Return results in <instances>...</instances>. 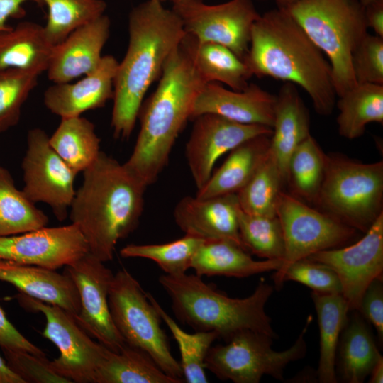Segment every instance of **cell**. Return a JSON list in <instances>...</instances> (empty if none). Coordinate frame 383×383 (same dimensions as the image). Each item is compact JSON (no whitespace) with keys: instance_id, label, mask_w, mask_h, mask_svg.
I'll list each match as a JSON object with an SVG mask.
<instances>
[{"instance_id":"1","label":"cell","mask_w":383,"mask_h":383,"mask_svg":"<svg viewBox=\"0 0 383 383\" xmlns=\"http://www.w3.org/2000/svg\"><path fill=\"white\" fill-rule=\"evenodd\" d=\"M128 28L127 50L114 79L111 123L113 136L121 139L131 136L146 92L185 35L179 16L157 0L134 7Z\"/></svg>"},{"instance_id":"2","label":"cell","mask_w":383,"mask_h":383,"mask_svg":"<svg viewBox=\"0 0 383 383\" xmlns=\"http://www.w3.org/2000/svg\"><path fill=\"white\" fill-rule=\"evenodd\" d=\"M146 188L124 163L103 151L83 172L69 216L91 255L104 262L113 259L118 242L138 225Z\"/></svg>"},{"instance_id":"3","label":"cell","mask_w":383,"mask_h":383,"mask_svg":"<svg viewBox=\"0 0 383 383\" xmlns=\"http://www.w3.org/2000/svg\"><path fill=\"white\" fill-rule=\"evenodd\" d=\"M243 61L252 75L301 87L317 113L333 112L336 94L330 62L284 9L277 7L260 15L252 25Z\"/></svg>"},{"instance_id":"4","label":"cell","mask_w":383,"mask_h":383,"mask_svg":"<svg viewBox=\"0 0 383 383\" xmlns=\"http://www.w3.org/2000/svg\"><path fill=\"white\" fill-rule=\"evenodd\" d=\"M205 84L182 40L165 64L156 89L141 105L140 131L124 163L147 187L167 166L178 135L191 119L194 101Z\"/></svg>"},{"instance_id":"5","label":"cell","mask_w":383,"mask_h":383,"mask_svg":"<svg viewBox=\"0 0 383 383\" xmlns=\"http://www.w3.org/2000/svg\"><path fill=\"white\" fill-rule=\"evenodd\" d=\"M158 281L171 299L177 318L195 331L214 332L226 342L244 330L277 338L265 310L274 288L263 279L243 299L228 296L196 274H164Z\"/></svg>"},{"instance_id":"6","label":"cell","mask_w":383,"mask_h":383,"mask_svg":"<svg viewBox=\"0 0 383 383\" xmlns=\"http://www.w3.org/2000/svg\"><path fill=\"white\" fill-rule=\"evenodd\" d=\"M283 9L326 56L336 96L353 88L352 55L367 33L365 7L358 0H297Z\"/></svg>"},{"instance_id":"7","label":"cell","mask_w":383,"mask_h":383,"mask_svg":"<svg viewBox=\"0 0 383 383\" xmlns=\"http://www.w3.org/2000/svg\"><path fill=\"white\" fill-rule=\"evenodd\" d=\"M315 204L321 211L365 233L383 213V162L362 163L340 154L326 155Z\"/></svg>"},{"instance_id":"8","label":"cell","mask_w":383,"mask_h":383,"mask_svg":"<svg viewBox=\"0 0 383 383\" xmlns=\"http://www.w3.org/2000/svg\"><path fill=\"white\" fill-rule=\"evenodd\" d=\"M108 299L113 322L126 343L147 353L166 374L182 382V367L171 353L162 319L128 271L114 274Z\"/></svg>"},{"instance_id":"9","label":"cell","mask_w":383,"mask_h":383,"mask_svg":"<svg viewBox=\"0 0 383 383\" xmlns=\"http://www.w3.org/2000/svg\"><path fill=\"white\" fill-rule=\"evenodd\" d=\"M311 321L309 316L294 343L282 351L271 348L272 337L252 330L242 331L225 344L211 346L205 367L218 379L235 383H258L264 375L283 380L287 365L306 353L304 335Z\"/></svg>"},{"instance_id":"10","label":"cell","mask_w":383,"mask_h":383,"mask_svg":"<svg viewBox=\"0 0 383 383\" xmlns=\"http://www.w3.org/2000/svg\"><path fill=\"white\" fill-rule=\"evenodd\" d=\"M276 215L282 226L285 246L281 267L273 275L277 289L282 286L283 274L292 263L317 252L338 248L351 240L357 231L283 191L277 199Z\"/></svg>"},{"instance_id":"11","label":"cell","mask_w":383,"mask_h":383,"mask_svg":"<svg viewBox=\"0 0 383 383\" xmlns=\"http://www.w3.org/2000/svg\"><path fill=\"white\" fill-rule=\"evenodd\" d=\"M16 297L22 306L45 316L46 325L42 335L60 352L59 357L51 361L54 370L72 382L95 383L108 348L93 340L74 316L63 309L22 293Z\"/></svg>"},{"instance_id":"12","label":"cell","mask_w":383,"mask_h":383,"mask_svg":"<svg viewBox=\"0 0 383 383\" xmlns=\"http://www.w3.org/2000/svg\"><path fill=\"white\" fill-rule=\"evenodd\" d=\"M186 34L199 43H215L232 50L243 60L253 23L259 18L252 0H231L210 5L202 0L173 2Z\"/></svg>"},{"instance_id":"13","label":"cell","mask_w":383,"mask_h":383,"mask_svg":"<svg viewBox=\"0 0 383 383\" xmlns=\"http://www.w3.org/2000/svg\"><path fill=\"white\" fill-rule=\"evenodd\" d=\"M23 192L33 203L48 204L60 221L68 216L75 194L77 175L52 149L49 136L40 128L30 129L22 161Z\"/></svg>"},{"instance_id":"14","label":"cell","mask_w":383,"mask_h":383,"mask_svg":"<svg viewBox=\"0 0 383 383\" xmlns=\"http://www.w3.org/2000/svg\"><path fill=\"white\" fill-rule=\"evenodd\" d=\"M306 259L333 270L350 311H358L366 289L383 272V213L355 243L317 252Z\"/></svg>"},{"instance_id":"15","label":"cell","mask_w":383,"mask_h":383,"mask_svg":"<svg viewBox=\"0 0 383 383\" xmlns=\"http://www.w3.org/2000/svg\"><path fill=\"white\" fill-rule=\"evenodd\" d=\"M65 272L74 282L79 296L77 323L109 350L120 351L126 342L113 322L108 299L114 274L89 252L66 266Z\"/></svg>"},{"instance_id":"16","label":"cell","mask_w":383,"mask_h":383,"mask_svg":"<svg viewBox=\"0 0 383 383\" xmlns=\"http://www.w3.org/2000/svg\"><path fill=\"white\" fill-rule=\"evenodd\" d=\"M89 252L74 223L0 237V260L51 270L66 267Z\"/></svg>"},{"instance_id":"17","label":"cell","mask_w":383,"mask_h":383,"mask_svg":"<svg viewBox=\"0 0 383 383\" xmlns=\"http://www.w3.org/2000/svg\"><path fill=\"white\" fill-rule=\"evenodd\" d=\"M194 119L185 155L197 189L208 181L223 154L251 138L272 133L267 126L243 124L216 114L205 113Z\"/></svg>"},{"instance_id":"18","label":"cell","mask_w":383,"mask_h":383,"mask_svg":"<svg viewBox=\"0 0 383 383\" xmlns=\"http://www.w3.org/2000/svg\"><path fill=\"white\" fill-rule=\"evenodd\" d=\"M275 101V95L253 83L243 91H234L218 82H208L194 101L191 118L211 113L243 124L272 128Z\"/></svg>"},{"instance_id":"19","label":"cell","mask_w":383,"mask_h":383,"mask_svg":"<svg viewBox=\"0 0 383 383\" xmlns=\"http://www.w3.org/2000/svg\"><path fill=\"white\" fill-rule=\"evenodd\" d=\"M240 209L236 194L206 199L187 196L176 205L174 218L185 234L205 240H229L248 251L239 232Z\"/></svg>"},{"instance_id":"20","label":"cell","mask_w":383,"mask_h":383,"mask_svg":"<svg viewBox=\"0 0 383 383\" xmlns=\"http://www.w3.org/2000/svg\"><path fill=\"white\" fill-rule=\"evenodd\" d=\"M110 27V19L104 14L77 28L55 45L46 71L48 79L53 83H65L94 72L103 57Z\"/></svg>"},{"instance_id":"21","label":"cell","mask_w":383,"mask_h":383,"mask_svg":"<svg viewBox=\"0 0 383 383\" xmlns=\"http://www.w3.org/2000/svg\"><path fill=\"white\" fill-rule=\"evenodd\" d=\"M118 62L112 55L102 57L98 67L76 82L54 83L45 91L46 108L61 118L79 116L99 109L113 98Z\"/></svg>"},{"instance_id":"22","label":"cell","mask_w":383,"mask_h":383,"mask_svg":"<svg viewBox=\"0 0 383 383\" xmlns=\"http://www.w3.org/2000/svg\"><path fill=\"white\" fill-rule=\"evenodd\" d=\"M0 281L13 285L20 293L57 306L74 317L80 312L77 288L65 272L0 260Z\"/></svg>"},{"instance_id":"23","label":"cell","mask_w":383,"mask_h":383,"mask_svg":"<svg viewBox=\"0 0 383 383\" xmlns=\"http://www.w3.org/2000/svg\"><path fill=\"white\" fill-rule=\"evenodd\" d=\"M310 133V116L294 84L284 82L276 96L270 152L286 184L289 157Z\"/></svg>"},{"instance_id":"24","label":"cell","mask_w":383,"mask_h":383,"mask_svg":"<svg viewBox=\"0 0 383 383\" xmlns=\"http://www.w3.org/2000/svg\"><path fill=\"white\" fill-rule=\"evenodd\" d=\"M272 134L251 138L231 150L222 165L197 189L196 196L206 199L237 194L253 176L270 150Z\"/></svg>"},{"instance_id":"25","label":"cell","mask_w":383,"mask_h":383,"mask_svg":"<svg viewBox=\"0 0 383 383\" xmlns=\"http://www.w3.org/2000/svg\"><path fill=\"white\" fill-rule=\"evenodd\" d=\"M54 47L44 26L21 22L0 32V70L15 69L40 75L47 71Z\"/></svg>"},{"instance_id":"26","label":"cell","mask_w":383,"mask_h":383,"mask_svg":"<svg viewBox=\"0 0 383 383\" xmlns=\"http://www.w3.org/2000/svg\"><path fill=\"white\" fill-rule=\"evenodd\" d=\"M278 260L257 261L238 245L226 240H205L194 255L191 268L198 276L245 278L277 270Z\"/></svg>"},{"instance_id":"27","label":"cell","mask_w":383,"mask_h":383,"mask_svg":"<svg viewBox=\"0 0 383 383\" xmlns=\"http://www.w3.org/2000/svg\"><path fill=\"white\" fill-rule=\"evenodd\" d=\"M182 41L206 83H223L234 91L247 88L253 75L245 62L229 48L215 43H199L186 33Z\"/></svg>"},{"instance_id":"28","label":"cell","mask_w":383,"mask_h":383,"mask_svg":"<svg viewBox=\"0 0 383 383\" xmlns=\"http://www.w3.org/2000/svg\"><path fill=\"white\" fill-rule=\"evenodd\" d=\"M311 299L316 311L320 333V358L316 371L318 381L336 383L337 348L350 311L341 294L312 292Z\"/></svg>"},{"instance_id":"29","label":"cell","mask_w":383,"mask_h":383,"mask_svg":"<svg viewBox=\"0 0 383 383\" xmlns=\"http://www.w3.org/2000/svg\"><path fill=\"white\" fill-rule=\"evenodd\" d=\"M338 349V371L348 383H362L382 357L367 325L359 313L348 319Z\"/></svg>"},{"instance_id":"30","label":"cell","mask_w":383,"mask_h":383,"mask_svg":"<svg viewBox=\"0 0 383 383\" xmlns=\"http://www.w3.org/2000/svg\"><path fill=\"white\" fill-rule=\"evenodd\" d=\"M49 143L77 174L89 168L101 152L94 124L81 116L61 118Z\"/></svg>"},{"instance_id":"31","label":"cell","mask_w":383,"mask_h":383,"mask_svg":"<svg viewBox=\"0 0 383 383\" xmlns=\"http://www.w3.org/2000/svg\"><path fill=\"white\" fill-rule=\"evenodd\" d=\"M166 374L145 351L125 344L118 352L109 348L95 383H180Z\"/></svg>"},{"instance_id":"32","label":"cell","mask_w":383,"mask_h":383,"mask_svg":"<svg viewBox=\"0 0 383 383\" xmlns=\"http://www.w3.org/2000/svg\"><path fill=\"white\" fill-rule=\"evenodd\" d=\"M340 135L353 140L362 136L370 123H383V85L362 83L338 96Z\"/></svg>"},{"instance_id":"33","label":"cell","mask_w":383,"mask_h":383,"mask_svg":"<svg viewBox=\"0 0 383 383\" xmlns=\"http://www.w3.org/2000/svg\"><path fill=\"white\" fill-rule=\"evenodd\" d=\"M48 222L46 214L17 189L10 172L0 167V237L36 230Z\"/></svg>"},{"instance_id":"34","label":"cell","mask_w":383,"mask_h":383,"mask_svg":"<svg viewBox=\"0 0 383 383\" xmlns=\"http://www.w3.org/2000/svg\"><path fill=\"white\" fill-rule=\"evenodd\" d=\"M326 155L310 135L291 155L287 167L286 183L292 194L316 203L323 182Z\"/></svg>"},{"instance_id":"35","label":"cell","mask_w":383,"mask_h":383,"mask_svg":"<svg viewBox=\"0 0 383 383\" xmlns=\"http://www.w3.org/2000/svg\"><path fill=\"white\" fill-rule=\"evenodd\" d=\"M146 295L177 343L181 356L179 363L184 380L188 383L208 382L205 359L213 343L218 339L217 335L211 331H195L194 333L184 331L150 293L146 292Z\"/></svg>"},{"instance_id":"36","label":"cell","mask_w":383,"mask_h":383,"mask_svg":"<svg viewBox=\"0 0 383 383\" xmlns=\"http://www.w3.org/2000/svg\"><path fill=\"white\" fill-rule=\"evenodd\" d=\"M282 174L270 150L253 176L236 194L240 209L250 214L275 216Z\"/></svg>"},{"instance_id":"37","label":"cell","mask_w":383,"mask_h":383,"mask_svg":"<svg viewBox=\"0 0 383 383\" xmlns=\"http://www.w3.org/2000/svg\"><path fill=\"white\" fill-rule=\"evenodd\" d=\"M48 6L45 34L54 45L63 41L77 28L104 15V0H40Z\"/></svg>"},{"instance_id":"38","label":"cell","mask_w":383,"mask_h":383,"mask_svg":"<svg viewBox=\"0 0 383 383\" xmlns=\"http://www.w3.org/2000/svg\"><path fill=\"white\" fill-rule=\"evenodd\" d=\"M205 240L185 234L172 242L162 244H129L120 250L123 257H141L155 262L166 274L178 275L191 268L198 249Z\"/></svg>"},{"instance_id":"39","label":"cell","mask_w":383,"mask_h":383,"mask_svg":"<svg viewBox=\"0 0 383 383\" xmlns=\"http://www.w3.org/2000/svg\"><path fill=\"white\" fill-rule=\"evenodd\" d=\"M238 225L242 242L248 252L266 260L282 262L284 240L277 215L250 214L240 209Z\"/></svg>"},{"instance_id":"40","label":"cell","mask_w":383,"mask_h":383,"mask_svg":"<svg viewBox=\"0 0 383 383\" xmlns=\"http://www.w3.org/2000/svg\"><path fill=\"white\" fill-rule=\"evenodd\" d=\"M38 76L20 70H0V133L18 123L22 106L37 85Z\"/></svg>"},{"instance_id":"41","label":"cell","mask_w":383,"mask_h":383,"mask_svg":"<svg viewBox=\"0 0 383 383\" xmlns=\"http://www.w3.org/2000/svg\"><path fill=\"white\" fill-rule=\"evenodd\" d=\"M9 368L25 383H70L58 374L46 356H39L24 350L1 348Z\"/></svg>"},{"instance_id":"42","label":"cell","mask_w":383,"mask_h":383,"mask_svg":"<svg viewBox=\"0 0 383 383\" xmlns=\"http://www.w3.org/2000/svg\"><path fill=\"white\" fill-rule=\"evenodd\" d=\"M294 281L323 294H341V284L336 273L326 265L303 259L292 263L284 271L282 283Z\"/></svg>"},{"instance_id":"43","label":"cell","mask_w":383,"mask_h":383,"mask_svg":"<svg viewBox=\"0 0 383 383\" xmlns=\"http://www.w3.org/2000/svg\"><path fill=\"white\" fill-rule=\"evenodd\" d=\"M351 62L357 84L383 85V38L367 33L353 51Z\"/></svg>"},{"instance_id":"44","label":"cell","mask_w":383,"mask_h":383,"mask_svg":"<svg viewBox=\"0 0 383 383\" xmlns=\"http://www.w3.org/2000/svg\"><path fill=\"white\" fill-rule=\"evenodd\" d=\"M358 312L373 325L379 339L383 340V287L382 279L372 281L362 297Z\"/></svg>"},{"instance_id":"45","label":"cell","mask_w":383,"mask_h":383,"mask_svg":"<svg viewBox=\"0 0 383 383\" xmlns=\"http://www.w3.org/2000/svg\"><path fill=\"white\" fill-rule=\"evenodd\" d=\"M0 347L29 352L45 356V353L24 337L8 320L0 306Z\"/></svg>"},{"instance_id":"46","label":"cell","mask_w":383,"mask_h":383,"mask_svg":"<svg viewBox=\"0 0 383 383\" xmlns=\"http://www.w3.org/2000/svg\"><path fill=\"white\" fill-rule=\"evenodd\" d=\"M27 1L41 4L40 0H0V32L11 28L6 23L10 18H21L25 15L23 4Z\"/></svg>"},{"instance_id":"47","label":"cell","mask_w":383,"mask_h":383,"mask_svg":"<svg viewBox=\"0 0 383 383\" xmlns=\"http://www.w3.org/2000/svg\"><path fill=\"white\" fill-rule=\"evenodd\" d=\"M365 17L367 28L383 38V0L365 7Z\"/></svg>"},{"instance_id":"48","label":"cell","mask_w":383,"mask_h":383,"mask_svg":"<svg viewBox=\"0 0 383 383\" xmlns=\"http://www.w3.org/2000/svg\"><path fill=\"white\" fill-rule=\"evenodd\" d=\"M0 383H25L8 366L5 359L0 355Z\"/></svg>"},{"instance_id":"49","label":"cell","mask_w":383,"mask_h":383,"mask_svg":"<svg viewBox=\"0 0 383 383\" xmlns=\"http://www.w3.org/2000/svg\"><path fill=\"white\" fill-rule=\"evenodd\" d=\"M370 383L383 382V357H381L373 367L370 374Z\"/></svg>"},{"instance_id":"50","label":"cell","mask_w":383,"mask_h":383,"mask_svg":"<svg viewBox=\"0 0 383 383\" xmlns=\"http://www.w3.org/2000/svg\"><path fill=\"white\" fill-rule=\"evenodd\" d=\"M260 1H273L277 5V7L284 8L292 4L297 0H260Z\"/></svg>"},{"instance_id":"51","label":"cell","mask_w":383,"mask_h":383,"mask_svg":"<svg viewBox=\"0 0 383 383\" xmlns=\"http://www.w3.org/2000/svg\"><path fill=\"white\" fill-rule=\"evenodd\" d=\"M359 2L365 8L371 4L377 3L382 0H358Z\"/></svg>"},{"instance_id":"52","label":"cell","mask_w":383,"mask_h":383,"mask_svg":"<svg viewBox=\"0 0 383 383\" xmlns=\"http://www.w3.org/2000/svg\"><path fill=\"white\" fill-rule=\"evenodd\" d=\"M173 2H176V1H182V0H172Z\"/></svg>"},{"instance_id":"53","label":"cell","mask_w":383,"mask_h":383,"mask_svg":"<svg viewBox=\"0 0 383 383\" xmlns=\"http://www.w3.org/2000/svg\"><path fill=\"white\" fill-rule=\"evenodd\" d=\"M157 1H160L162 2V1H165V0H157Z\"/></svg>"}]
</instances>
